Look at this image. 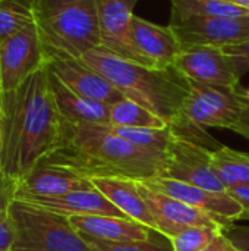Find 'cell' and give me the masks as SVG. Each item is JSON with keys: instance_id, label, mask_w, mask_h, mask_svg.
Here are the masks:
<instances>
[{"instance_id": "1", "label": "cell", "mask_w": 249, "mask_h": 251, "mask_svg": "<svg viewBox=\"0 0 249 251\" xmlns=\"http://www.w3.org/2000/svg\"><path fill=\"white\" fill-rule=\"evenodd\" d=\"M63 118L57 109L47 65L1 99L0 172L16 182L57 146Z\"/></svg>"}, {"instance_id": "2", "label": "cell", "mask_w": 249, "mask_h": 251, "mask_svg": "<svg viewBox=\"0 0 249 251\" xmlns=\"http://www.w3.org/2000/svg\"><path fill=\"white\" fill-rule=\"evenodd\" d=\"M65 168L81 178L161 176L166 154L141 149L116 135L110 125L72 124L63 119L62 135L54 150L43 160Z\"/></svg>"}, {"instance_id": "3", "label": "cell", "mask_w": 249, "mask_h": 251, "mask_svg": "<svg viewBox=\"0 0 249 251\" xmlns=\"http://www.w3.org/2000/svg\"><path fill=\"white\" fill-rule=\"evenodd\" d=\"M81 59L101 74L123 97L150 109L169 125L183 121L188 85L175 68L144 66L122 59L101 46L87 51Z\"/></svg>"}, {"instance_id": "4", "label": "cell", "mask_w": 249, "mask_h": 251, "mask_svg": "<svg viewBox=\"0 0 249 251\" xmlns=\"http://www.w3.org/2000/svg\"><path fill=\"white\" fill-rule=\"evenodd\" d=\"M32 10L48 60L101 46L97 0H32Z\"/></svg>"}, {"instance_id": "5", "label": "cell", "mask_w": 249, "mask_h": 251, "mask_svg": "<svg viewBox=\"0 0 249 251\" xmlns=\"http://www.w3.org/2000/svg\"><path fill=\"white\" fill-rule=\"evenodd\" d=\"M9 213L16 234L13 251H91L69 216L18 199Z\"/></svg>"}, {"instance_id": "6", "label": "cell", "mask_w": 249, "mask_h": 251, "mask_svg": "<svg viewBox=\"0 0 249 251\" xmlns=\"http://www.w3.org/2000/svg\"><path fill=\"white\" fill-rule=\"evenodd\" d=\"M186 85L183 116L189 122L201 128H233L241 112V85L227 88L192 79H186Z\"/></svg>"}, {"instance_id": "7", "label": "cell", "mask_w": 249, "mask_h": 251, "mask_svg": "<svg viewBox=\"0 0 249 251\" xmlns=\"http://www.w3.org/2000/svg\"><path fill=\"white\" fill-rule=\"evenodd\" d=\"M47 63V51L43 46L35 22H32L9 37L0 46V78L3 94L16 90Z\"/></svg>"}, {"instance_id": "8", "label": "cell", "mask_w": 249, "mask_h": 251, "mask_svg": "<svg viewBox=\"0 0 249 251\" xmlns=\"http://www.w3.org/2000/svg\"><path fill=\"white\" fill-rule=\"evenodd\" d=\"M164 154L166 166L161 174L163 178L182 181L216 193H227V188L213 171V150L173 132V138Z\"/></svg>"}, {"instance_id": "9", "label": "cell", "mask_w": 249, "mask_h": 251, "mask_svg": "<svg viewBox=\"0 0 249 251\" xmlns=\"http://www.w3.org/2000/svg\"><path fill=\"white\" fill-rule=\"evenodd\" d=\"M169 26L182 46L223 47L249 37V16L205 18L172 13Z\"/></svg>"}, {"instance_id": "10", "label": "cell", "mask_w": 249, "mask_h": 251, "mask_svg": "<svg viewBox=\"0 0 249 251\" xmlns=\"http://www.w3.org/2000/svg\"><path fill=\"white\" fill-rule=\"evenodd\" d=\"M145 187L178 199L192 207H197L211 218H214L226 229L233 226L242 215V204L235 200L229 193H216L192 184H186L176 179H169L163 176H153L147 179H139Z\"/></svg>"}, {"instance_id": "11", "label": "cell", "mask_w": 249, "mask_h": 251, "mask_svg": "<svg viewBox=\"0 0 249 251\" xmlns=\"http://www.w3.org/2000/svg\"><path fill=\"white\" fill-rule=\"evenodd\" d=\"M138 0H97L101 47L110 50L122 59L154 68V65L136 49L131 19Z\"/></svg>"}, {"instance_id": "12", "label": "cell", "mask_w": 249, "mask_h": 251, "mask_svg": "<svg viewBox=\"0 0 249 251\" xmlns=\"http://www.w3.org/2000/svg\"><path fill=\"white\" fill-rule=\"evenodd\" d=\"M173 68L183 78L203 84L227 88H238L241 85V76L222 47L182 46Z\"/></svg>"}, {"instance_id": "13", "label": "cell", "mask_w": 249, "mask_h": 251, "mask_svg": "<svg viewBox=\"0 0 249 251\" xmlns=\"http://www.w3.org/2000/svg\"><path fill=\"white\" fill-rule=\"evenodd\" d=\"M136 187L157 224L158 234L169 240L192 226H223L208 213L178 199L154 191L145 187L139 179H136Z\"/></svg>"}, {"instance_id": "14", "label": "cell", "mask_w": 249, "mask_h": 251, "mask_svg": "<svg viewBox=\"0 0 249 251\" xmlns=\"http://www.w3.org/2000/svg\"><path fill=\"white\" fill-rule=\"evenodd\" d=\"M66 87L75 93L112 106L123 99V96L95 69L87 65L81 57H54L47 63Z\"/></svg>"}, {"instance_id": "15", "label": "cell", "mask_w": 249, "mask_h": 251, "mask_svg": "<svg viewBox=\"0 0 249 251\" xmlns=\"http://www.w3.org/2000/svg\"><path fill=\"white\" fill-rule=\"evenodd\" d=\"M90 179L45 162H40L28 175L16 182V197H57L73 191L94 190Z\"/></svg>"}, {"instance_id": "16", "label": "cell", "mask_w": 249, "mask_h": 251, "mask_svg": "<svg viewBox=\"0 0 249 251\" xmlns=\"http://www.w3.org/2000/svg\"><path fill=\"white\" fill-rule=\"evenodd\" d=\"M131 32L136 49L154 65V68H173L182 44L169 25L161 26L132 15Z\"/></svg>"}, {"instance_id": "17", "label": "cell", "mask_w": 249, "mask_h": 251, "mask_svg": "<svg viewBox=\"0 0 249 251\" xmlns=\"http://www.w3.org/2000/svg\"><path fill=\"white\" fill-rule=\"evenodd\" d=\"M23 200L40 207L62 213L65 216H116L126 218L110 200L97 188L73 191L57 197H22ZM129 219V218H128Z\"/></svg>"}, {"instance_id": "18", "label": "cell", "mask_w": 249, "mask_h": 251, "mask_svg": "<svg viewBox=\"0 0 249 251\" xmlns=\"http://www.w3.org/2000/svg\"><path fill=\"white\" fill-rule=\"evenodd\" d=\"M94 187L107 199L110 200L126 218L136 221L153 231L158 232L157 224L142 199L138 187L136 179L131 178H94L91 179Z\"/></svg>"}, {"instance_id": "19", "label": "cell", "mask_w": 249, "mask_h": 251, "mask_svg": "<svg viewBox=\"0 0 249 251\" xmlns=\"http://www.w3.org/2000/svg\"><path fill=\"white\" fill-rule=\"evenodd\" d=\"M69 219L79 234L106 241H144L156 234L151 228L128 218L70 216Z\"/></svg>"}, {"instance_id": "20", "label": "cell", "mask_w": 249, "mask_h": 251, "mask_svg": "<svg viewBox=\"0 0 249 251\" xmlns=\"http://www.w3.org/2000/svg\"><path fill=\"white\" fill-rule=\"evenodd\" d=\"M50 84L57 109L65 121L72 124L110 125V106L75 93L51 72Z\"/></svg>"}, {"instance_id": "21", "label": "cell", "mask_w": 249, "mask_h": 251, "mask_svg": "<svg viewBox=\"0 0 249 251\" xmlns=\"http://www.w3.org/2000/svg\"><path fill=\"white\" fill-rule=\"evenodd\" d=\"M211 165L227 190L232 187H249V153L220 146L213 150Z\"/></svg>"}, {"instance_id": "22", "label": "cell", "mask_w": 249, "mask_h": 251, "mask_svg": "<svg viewBox=\"0 0 249 251\" xmlns=\"http://www.w3.org/2000/svg\"><path fill=\"white\" fill-rule=\"evenodd\" d=\"M110 125L114 126H131V128H166L169 124L141 106L139 103L123 97L117 103L110 106Z\"/></svg>"}, {"instance_id": "23", "label": "cell", "mask_w": 249, "mask_h": 251, "mask_svg": "<svg viewBox=\"0 0 249 251\" xmlns=\"http://www.w3.org/2000/svg\"><path fill=\"white\" fill-rule=\"evenodd\" d=\"M172 13L205 18L249 16V10L225 0H172Z\"/></svg>"}, {"instance_id": "24", "label": "cell", "mask_w": 249, "mask_h": 251, "mask_svg": "<svg viewBox=\"0 0 249 251\" xmlns=\"http://www.w3.org/2000/svg\"><path fill=\"white\" fill-rule=\"evenodd\" d=\"M110 129L116 135L131 141L132 144L160 154L166 153L173 138V131L170 125L166 128H131L110 125Z\"/></svg>"}, {"instance_id": "25", "label": "cell", "mask_w": 249, "mask_h": 251, "mask_svg": "<svg viewBox=\"0 0 249 251\" xmlns=\"http://www.w3.org/2000/svg\"><path fill=\"white\" fill-rule=\"evenodd\" d=\"M32 22V0H0V46Z\"/></svg>"}, {"instance_id": "26", "label": "cell", "mask_w": 249, "mask_h": 251, "mask_svg": "<svg viewBox=\"0 0 249 251\" xmlns=\"http://www.w3.org/2000/svg\"><path fill=\"white\" fill-rule=\"evenodd\" d=\"M81 237L90 246L91 251H173L170 240L163 235L160 240L153 235L150 240L144 241H106L84 234H81Z\"/></svg>"}, {"instance_id": "27", "label": "cell", "mask_w": 249, "mask_h": 251, "mask_svg": "<svg viewBox=\"0 0 249 251\" xmlns=\"http://www.w3.org/2000/svg\"><path fill=\"white\" fill-rule=\"evenodd\" d=\"M225 231L223 226H192L170 238V244L173 251H203Z\"/></svg>"}, {"instance_id": "28", "label": "cell", "mask_w": 249, "mask_h": 251, "mask_svg": "<svg viewBox=\"0 0 249 251\" xmlns=\"http://www.w3.org/2000/svg\"><path fill=\"white\" fill-rule=\"evenodd\" d=\"M223 53L229 57L236 74L242 76L249 71V37L245 40L222 47Z\"/></svg>"}, {"instance_id": "29", "label": "cell", "mask_w": 249, "mask_h": 251, "mask_svg": "<svg viewBox=\"0 0 249 251\" xmlns=\"http://www.w3.org/2000/svg\"><path fill=\"white\" fill-rule=\"evenodd\" d=\"M15 225L7 210L0 212V251H13L15 246Z\"/></svg>"}, {"instance_id": "30", "label": "cell", "mask_w": 249, "mask_h": 251, "mask_svg": "<svg viewBox=\"0 0 249 251\" xmlns=\"http://www.w3.org/2000/svg\"><path fill=\"white\" fill-rule=\"evenodd\" d=\"M16 197V181L0 172V212L7 210Z\"/></svg>"}, {"instance_id": "31", "label": "cell", "mask_w": 249, "mask_h": 251, "mask_svg": "<svg viewBox=\"0 0 249 251\" xmlns=\"http://www.w3.org/2000/svg\"><path fill=\"white\" fill-rule=\"evenodd\" d=\"M232 131H235L236 134H241L242 137L249 140V100L244 96L242 88H241V112Z\"/></svg>"}, {"instance_id": "32", "label": "cell", "mask_w": 249, "mask_h": 251, "mask_svg": "<svg viewBox=\"0 0 249 251\" xmlns=\"http://www.w3.org/2000/svg\"><path fill=\"white\" fill-rule=\"evenodd\" d=\"M227 238L241 251H249V226H230L225 231Z\"/></svg>"}, {"instance_id": "33", "label": "cell", "mask_w": 249, "mask_h": 251, "mask_svg": "<svg viewBox=\"0 0 249 251\" xmlns=\"http://www.w3.org/2000/svg\"><path fill=\"white\" fill-rule=\"evenodd\" d=\"M227 193L242 204V215L239 221H249V187H232Z\"/></svg>"}, {"instance_id": "34", "label": "cell", "mask_w": 249, "mask_h": 251, "mask_svg": "<svg viewBox=\"0 0 249 251\" xmlns=\"http://www.w3.org/2000/svg\"><path fill=\"white\" fill-rule=\"evenodd\" d=\"M203 251H241L223 232L217 238H214Z\"/></svg>"}, {"instance_id": "35", "label": "cell", "mask_w": 249, "mask_h": 251, "mask_svg": "<svg viewBox=\"0 0 249 251\" xmlns=\"http://www.w3.org/2000/svg\"><path fill=\"white\" fill-rule=\"evenodd\" d=\"M225 1L233 3V4H236V6H241V7L249 10V0H225Z\"/></svg>"}, {"instance_id": "36", "label": "cell", "mask_w": 249, "mask_h": 251, "mask_svg": "<svg viewBox=\"0 0 249 251\" xmlns=\"http://www.w3.org/2000/svg\"><path fill=\"white\" fill-rule=\"evenodd\" d=\"M1 99H3V91H1V78H0V112H1Z\"/></svg>"}, {"instance_id": "37", "label": "cell", "mask_w": 249, "mask_h": 251, "mask_svg": "<svg viewBox=\"0 0 249 251\" xmlns=\"http://www.w3.org/2000/svg\"><path fill=\"white\" fill-rule=\"evenodd\" d=\"M242 93H244V96H245V97L249 100V87L248 88H245V90L242 88Z\"/></svg>"}, {"instance_id": "38", "label": "cell", "mask_w": 249, "mask_h": 251, "mask_svg": "<svg viewBox=\"0 0 249 251\" xmlns=\"http://www.w3.org/2000/svg\"><path fill=\"white\" fill-rule=\"evenodd\" d=\"M0 149H1V116H0Z\"/></svg>"}, {"instance_id": "39", "label": "cell", "mask_w": 249, "mask_h": 251, "mask_svg": "<svg viewBox=\"0 0 249 251\" xmlns=\"http://www.w3.org/2000/svg\"><path fill=\"white\" fill-rule=\"evenodd\" d=\"M0 116H1V112H0Z\"/></svg>"}]
</instances>
